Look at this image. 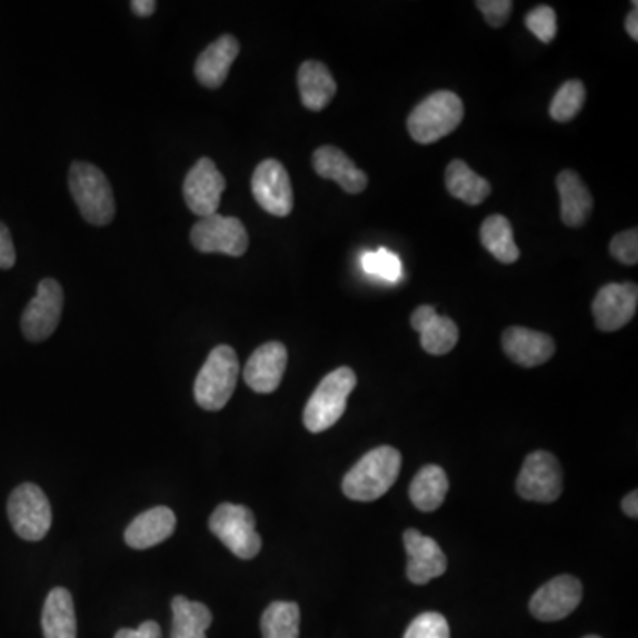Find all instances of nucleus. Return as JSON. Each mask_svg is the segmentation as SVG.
I'll return each instance as SVG.
<instances>
[{
    "label": "nucleus",
    "mask_w": 638,
    "mask_h": 638,
    "mask_svg": "<svg viewBox=\"0 0 638 638\" xmlns=\"http://www.w3.org/2000/svg\"><path fill=\"white\" fill-rule=\"evenodd\" d=\"M401 452L390 446L377 447L359 459V463L346 473L342 491L359 502L380 499L398 481L401 472Z\"/></svg>",
    "instance_id": "f257e3e1"
},
{
    "label": "nucleus",
    "mask_w": 638,
    "mask_h": 638,
    "mask_svg": "<svg viewBox=\"0 0 638 638\" xmlns=\"http://www.w3.org/2000/svg\"><path fill=\"white\" fill-rule=\"evenodd\" d=\"M461 98L452 91H437L420 101L408 118V131L419 144H433L449 136L463 121Z\"/></svg>",
    "instance_id": "f03ea898"
},
{
    "label": "nucleus",
    "mask_w": 638,
    "mask_h": 638,
    "mask_svg": "<svg viewBox=\"0 0 638 638\" xmlns=\"http://www.w3.org/2000/svg\"><path fill=\"white\" fill-rule=\"evenodd\" d=\"M240 362L237 351L231 346H217L208 355L205 366L197 375L196 401L208 411L222 410L237 389Z\"/></svg>",
    "instance_id": "7ed1b4c3"
},
{
    "label": "nucleus",
    "mask_w": 638,
    "mask_h": 638,
    "mask_svg": "<svg viewBox=\"0 0 638 638\" xmlns=\"http://www.w3.org/2000/svg\"><path fill=\"white\" fill-rule=\"evenodd\" d=\"M357 387L353 369L339 368L330 372L316 387L303 410V425L311 433H321L337 425L345 416L348 398Z\"/></svg>",
    "instance_id": "20e7f679"
},
{
    "label": "nucleus",
    "mask_w": 638,
    "mask_h": 638,
    "mask_svg": "<svg viewBox=\"0 0 638 638\" xmlns=\"http://www.w3.org/2000/svg\"><path fill=\"white\" fill-rule=\"evenodd\" d=\"M70 192L86 222L107 226L114 220V192L97 166L74 162L70 169Z\"/></svg>",
    "instance_id": "39448f33"
},
{
    "label": "nucleus",
    "mask_w": 638,
    "mask_h": 638,
    "mask_svg": "<svg viewBox=\"0 0 638 638\" xmlns=\"http://www.w3.org/2000/svg\"><path fill=\"white\" fill-rule=\"evenodd\" d=\"M210 530L238 559H255L261 551L255 512L246 506L220 504L211 515Z\"/></svg>",
    "instance_id": "423d86ee"
},
{
    "label": "nucleus",
    "mask_w": 638,
    "mask_h": 638,
    "mask_svg": "<svg viewBox=\"0 0 638 638\" xmlns=\"http://www.w3.org/2000/svg\"><path fill=\"white\" fill-rule=\"evenodd\" d=\"M8 516L14 532L26 541H40L52 527V508L40 486H18L8 502Z\"/></svg>",
    "instance_id": "0eeeda50"
},
{
    "label": "nucleus",
    "mask_w": 638,
    "mask_h": 638,
    "mask_svg": "<svg viewBox=\"0 0 638 638\" xmlns=\"http://www.w3.org/2000/svg\"><path fill=\"white\" fill-rule=\"evenodd\" d=\"M190 241L202 255L240 258L249 249V235L241 220L220 213L199 220L190 231Z\"/></svg>",
    "instance_id": "6e6552de"
},
{
    "label": "nucleus",
    "mask_w": 638,
    "mask_h": 638,
    "mask_svg": "<svg viewBox=\"0 0 638 638\" xmlns=\"http://www.w3.org/2000/svg\"><path fill=\"white\" fill-rule=\"evenodd\" d=\"M516 490L525 500L532 502H556L562 494V468L559 459L547 450H536L527 456Z\"/></svg>",
    "instance_id": "1a4fd4ad"
},
{
    "label": "nucleus",
    "mask_w": 638,
    "mask_h": 638,
    "mask_svg": "<svg viewBox=\"0 0 638 638\" xmlns=\"http://www.w3.org/2000/svg\"><path fill=\"white\" fill-rule=\"evenodd\" d=\"M62 306H64V293L58 280H41L38 293L27 303L22 315L23 336L32 342L49 339L61 321Z\"/></svg>",
    "instance_id": "9d476101"
},
{
    "label": "nucleus",
    "mask_w": 638,
    "mask_h": 638,
    "mask_svg": "<svg viewBox=\"0 0 638 638\" xmlns=\"http://www.w3.org/2000/svg\"><path fill=\"white\" fill-rule=\"evenodd\" d=\"M252 193L262 210L276 217H288L293 211V187L286 167L279 160H265L252 176Z\"/></svg>",
    "instance_id": "9b49d317"
},
{
    "label": "nucleus",
    "mask_w": 638,
    "mask_h": 638,
    "mask_svg": "<svg viewBox=\"0 0 638 638\" xmlns=\"http://www.w3.org/2000/svg\"><path fill=\"white\" fill-rule=\"evenodd\" d=\"M581 596V581L571 575H560L539 587L530 599V614L542 622L560 621L577 610Z\"/></svg>",
    "instance_id": "f8f14e48"
},
{
    "label": "nucleus",
    "mask_w": 638,
    "mask_h": 638,
    "mask_svg": "<svg viewBox=\"0 0 638 638\" xmlns=\"http://www.w3.org/2000/svg\"><path fill=\"white\" fill-rule=\"evenodd\" d=\"M223 190L226 178L210 158H201L185 178V202L201 219L219 213Z\"/></svg>",
    "instance_id": "ddd939ff"
},
{
    "label": "nucleus",
    "mask_w": 638,
    "mask_h": 638,
    "mask_svg": "<svg viewBox=\"0 0 638 638\" xmlns=\"http://www.w3.org/2000/svg\"><path fill=\"white\" fill-rule=\"evenodd\" d=\"M638 306V288L634 282L607 285L599 289L592 302L596 325L604 332H616L630 323Z\"/></svg>",
    "instance_id": "4468645a"
},
{
    "label": "nucleus",
    "mask_w": 638,
    "mask_h": 638,
    "mask_svg": "<svg viewBox=\"0 0 638 638\" xmlns=\"http://www.w3.org/2000/svg\"><path fill=\"white\" fill-rule=\"evenodd\" d=\"M407 548V575L411 584L425 586L447 571V557L435 539L426 538L419 530L408 529L402 534Z\"/></svg>",
    "instance_id": "2eb2a0df"
},
{
    "label": "nucleus",
    "mask_w": 638,
    "mask_h": 638,
    "mask_svg": "<svg viewBox=\"0 0 638 638\" xmlns=\"http://www.w3.org/2000/svg\"><path fill=\"white\" fill-rule=\"evenodd\" d=\"M288 368V350L282 342L271 341L259 346L250 355L243 369V378L250 389L258 393H271L279 389L280 381Z\"/></svg>",
    "instance_id": "dca6fc26"
},
{
    "label": "nucleus",
    "mask_w": 638,
    "mask_h": 638,
    "mask_svg": "<svg viewBox=\"0 0 638 638\" xmlns=\"http://www.w3.org/2000/svg\"><path fill=\"white\" fill-rule=\"evenodd\" d=\"M502 348L512 362L524 368H538L556 353V342L550 336L524 327L508 328L502 333Z\"/></svg>",
    "instance_id": "f3484780"
},
{
    "label": "nucleus",
    "mask_w": 638,
    "mask_h": 638,
    "mask_svg": "<svg viewBox=\"0 0 638 638\" xmlns=\"http://www.w3.org/2000/svg\"><path fill=\"white\" fill-rule=\"evenodd\" d=\"M312 166L323 180L336 181L345 192L360 193L368 189V175L355 166L348 154L333 146H323L312 154Z\"/></svg>",
    "instance_id": "a211bd4d"
},
{
    "label": "nucleus",
    "mask_w": 638,
    "mask_h": 638,
    "mask_svg": "<svg viewBox=\"0 0 638 638\" xmlns=\"http://www.w3.org/2000/svg\"><path fill=\"white\" fill-rule=\"evenodd\" d=\"M411 327L420 333V345L429 355H447L458 342L455 321L440 316L433 306H420L411 315Z\"/></svg>",
    "instance_id": "6ab92c4d"
},
{
    "label": "nucleus",
    "mask_w": 638,
    "mask_h": 638,
    "mask_svg": "<svg viewBox=\"0 0 638 638\" xmlns=\"http://www.w3.org/2000/svg\"><path fill=\"white\" fill-rule=\"evenodd\" d=\"M240 53V43L231 34L220 36L210 47L202 50L197 58L196 77L208 89H219L226 79L232 62L237 61Z\"/></svg>",
    "instance_id": "aec40b11"
},
{
    "label": "nucleus",
    "mask_w": 638,
    "mask_h": 638,
    "mask_svg": "<svg viewBox=\"0 0 638 638\" xmlns=\"http://www.w3.org/2000/svg\"><path fill=\"white\" fill-rule=\"evenodd\" d=\"M176 529V515L166 506L149 509L137 516L136 520L128 525L124 532V541L128 547L136 550H146L153 548L160 542L171 538Z\"/></svg>",
    "instance_id": "412c9836"
},
{
    "label": "nucleus",
    "mask_w": 638,
    "mask_h": 638,
    "mask_svg": "<svg viewBox=\"0 0 638 638\" xmlns=\"http://www.w3.org/2000/svg\"><path fill=\"white\" fill-rule=\"evenodd\" d=\"M560 196V217L568 228H580L589 220L592 211V196L580 176L575 171H562L557 176Z\"/></svg>",
    "instance_id": "4be33fe9"
},
{
    "label": "nucleus",
    "mask_w": 638,
    "mask_h": 638,
    "mask_svg": "<svg viewBox=\"0 0 638 638\" xmlns=\"http://www.w3.org/2000/svg\"><path fill=\"white\" fill-rule=\"evenodd\" d=\"M298 89L303 107L319 112L336 97L337 83L323 62L306 61L298 70Z\"/></svg>",
    "instance_id": "5701e85b"
},
{
    "label": "nucleus",
    "mask_w": 638,
    "mask_h": 638,
    "mask_svg": "<svg viewBox=\"0 0 638 638\" xmlns=\"http://www.w3.org/2000/svg\"><path fill=\"white\" fill-rule=\"evenodd\" d=\"M44 638H77V616L70 590L56 587L50 590L41 614Z\"/></svg>",
    "instance_id": "b1692460"
},
{
    "label": "nucleus",
    "mask_w": 638,
    "mask_h": 638,
    "mask_svg": "<svg viewBox=\"0 0 638 638\" xmlns=\"http://www.w3.org/2000/svg\"><path fill=\"white\" fill-rule=\"evenodd\" d=\"M449 479L446 470L438 465L420 468L410 485V499L417 509L425 512L437 511L446 500Z\"/></svg>",
    "instance_id": "393cba45"
},
{
    "label": "nucleus",
    "mask_w": 638,
    "mask_h": 638,
    "mask_svg": "<svg viewBox=\"0 0 638 638\" xmlns=\"http://www.w3.org/2000/svg\"><path fill=\"white\" fill-rule=\"evenodd\" d=\"M213 616L210 608L199 601L176 596L172 599V634L171 638H206Z\"/></svg>",
    "instance_id": "a878e982"
},
{
    "label": "nucleus",
    "mask_w": 638,
    "mask_h": 638,
    "mask_svg": "<svg viewBox=\"0 0 638 638\" xmlns=\"http://www.w3.org/2000/svg\"><path fill=\"white\" fill-rule=\"evenodd\" d=\"M446 187L450 196L470 206L481 205L491 193V185L473 172L463 160H452L447 166Z\"/></svg>",
    "instance_id": "bb28decb"
},
{
    "label": "nucleus",
    "mask_w": 638,
    "mask_h": 638,
    "mask_svg": "<svg viewBox=\"0 0 638 638\" xmlns=\"http://www.w3.org/2000/svg\"><path fill=\"white\" fill-rule=\"evenodd\" d=\"M481 241L485 249L504 265H512L520 259L511 222L502 215H491L482 222Z\"/></svg>",
    "instance_id": "cd10ccee"
},
{
    "label": "nucleus",
    "mask_w": 638,
    "mask_h": 638,
    "mask_svg": "<svg viewBox=\"0 0 638 638\" xmlns=\"http://www.w3.org/2000/svg\"><path fill=\"white\" fill-rule=\"evenodd\" d=\"M262 638H298L300 608L293 601H276L261 617Z\"/></svg>",
    "instance_id": "c85d7f7f"
},
{
    "label": "nucleus",
    "mask_w": 638,
    "mask_h": 638,
    "mask_svg": "<svg viewBox=\"0 0 638 638\" xmlns=\"http://www.w3.org/2000/svg\"><path fill=\"white\" fill-rule=\"evenodd\" d=\"M586 86L580 80H568L560 86L556 97L551 100L550 116L554 121L568 123L577 118L581 107L586 106Z\"/></svg>",
    "instance_id": "c756f323"
},
{
    "label": "nucleus",
    "mask_w": 638,
    "mask_h": 638,
    "mask_svg": "<svg viewBox=\"0 0 638 638\" xmlns=\"http://www.w3.org/2000/svg\"><path fill=\"white\" fill-rule=\"evenodd\" d=\"M360 265H362L363 271H366L368 276L389 280V282H396V280L401 279L402 276L401 259L387 249L366 252V255L360 258Z\"/></svg>",
    "instance_id": "7c9ffc66"
},
{
    "label": "nucleus",
    "mask_w": 638,
    "mask_h": 638,
    "mask_svg": "<svg viewBox=\"0 0 638 638\" xmlns=\"http://www.w3.org/2000/svg\"><path fill=\"white\" fill-rule=\"evenodd\" d=\"M402 638H450L449 622L438 612L420 614Z\"/></svg>",
    "instance_id": "2f4dec72"
},
{
    "label": "nucleus",
    "mask_w": 638,
    "mask_h": 638,
    "mask_svg": "<svg viewBox=\"0 0 638 638\" xmlns=\"http://www.w3.org/2000/svg\"><path fill=\"white\" fill-rule=\"evenodd\" d=\"M527 29L542 43H551L557 36V14L550 6H539L525 18Z\"/></svg>",
    "instance_id": "473e14b6"
},
{
    "label": "nucleus",
    "mask_w": 638,
    "mask_h": 638,
    "mask_svg": "<svg viewBox=\"0 0 638 638\" xmlns=\"http://www.w3.org/2000/svg\"><path fill=\"white\" fill-rule=\"evenodd\" d=\"M610 255L622 265L635 267L638 261V231L637 228L619 232L610 243Z\"/></svg>",
    "instance_id": "72a5a7b5"
},
{
    "label": "nucleus",
    "mask_w": 638,
    "mask_h": 638,
    "mask_svg": "<svg viewBox=\"0 0 638 638\" xmlns=\"http://www.w3.org/2000/svg\"><path fill=\"white\" fill-rule=\"evenodd\" d=\"M476 6L491 27H502L508 23L515 4L511 0H477Z\"/></svg>",
    "instance_id": "f704fd0d"
},
{
    "label": "nucleus",
    "mask_w": 638,
    "mask_h": 638,
    "mask_svg": "<svg viewBox=\"0 0 638 638\" xmlns=\"http://www.w3.org/2000/svg\"><path fill=\"white\" fill-rule=\"evenodd\" d=\"M17 262V250H14L13 238L8 226L0 222V270H9Z\"/></svg>",
    "instance_id": "c9c22d12"
},
{
    "label": "nucleus",
    "mask_w": 638,
    "mask_h": 638,
    "mask_svg": "<svg viewBox=\"0 0 638 638\" xmlns=\"http://www.w3.org/2000/svg\"><path fill=\"white\" fill-rule=\"evenodd\" d=\"M114 638H162V630L158 622L146 621L137 630H130V628L119 630Z\"/></svg>",
    "instance_id": "e433bc0d"
},
{
    "label": "nucleus",
    "mask_w": 638,
    "mask_h": 638,
    "mask_svg": "<svg viewBox=\"0 0 638 638\" xmlns=\"http://www.w3.org/2000/svg\"><path fill=\"white\" fill-rule=\"evenodd\" d=\"M130 8L137 17H151L157 11V2L154 0H133Z\"/></svg>",
    "instance_id": "4c0bfd02"
},
{
    "label": "nucleus",
    "mask_w": 638,
    "mask_h": 638,
    "mask_svg": "<svg viewBox=\"0 0 638 638\" xmlns=\"http://www.w3.org/2000/svg\"><path fill=\"white\" fill-rule=\"evenodd\" d=\"M622 511H625L626 516H630V518H637L638 516L637 491H631V494L626 495L625 500H622Z\"/></svg>",
    "instance_id": "58836bf2"
},
{
    "label": "nucleus",
    "mask_w": 638,
    "mask_h": 638,
    "mask_svg": "<svg viewBox=\"0 0 638 638\" xmlns=\"http://www.w3.org/2000/svg\"><path fill=\"white\" fill-rule=\"evenodd\" d=\"M635 8L631 13L626 18V32L631 36V40L638 41V9L637 2H634Z\"/></svg>",
    "instance_id": "ea45409f"
},
{
    "label": "nucleus",
    "mask_w": 638,
    "mask_h": 638,
    "mask_svg": "<svg viewBox=\"0 0 638 638\" xmlns=\"http://www.w3.org/2000/svg\"><path fill=\"white\" fill-rule=\"evenodd\" d=\"M584 638H601V637H596V635H589V637H584Z\"/></svg>",
    "instance_id": "a19ab883"
}]
</instances>
